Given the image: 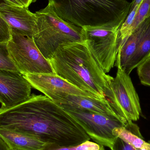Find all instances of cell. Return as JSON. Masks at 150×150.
I'll return each mask as SVG.
<instances>
[{
  "instance_id": "cell-24",
  "label": "cell",
  "mask_w": 150,
  "mask_h": 150,
  "mask_svg": "<svg viewBox=\"0 0 150 150\" xmlns=\"http://www.w3.org/2000/svg\"><path fill=\"white\" fill-rule=\"evenodd\" d=\"M6 3L8 4H11L12 5H16V6H23L20 3V2L18 0H4Z\"/></svg>"
},
{
  "instance_id": "cell-23",
  "label": "cell",
  "mask_w": 150,
  "mask_h": 150,
  "mask_svg": "<svg viewBox=\"0 0 150 150\" xmlns=\"http://www.w3.org/2000/svg\"><path fill=\"white\" fill-rule=\"evenodd\" d=\"M23 7L28 8L31 4L36 1V0H18Z\"/></svg>"
},
{
  "instance_id": "cell-2",
  "label": "cell",
  "mask_w": 150,
  "mask_h": 150,
  "mask_svg": "<svg viewBox=\"0 0 150 150\" xmlns=\"http://www.w3.org/2000/svg\"><path fill=\"white\" fill-rule=\"evenodd\" d=\"M47 60L56 75L100 100H106L113 77L103 71L85 41L60 45Z\"/></svg>"
},
{
  "instance_id": "cell-12",
  "label": "cell",
  "mask_w": 150,
  "mask_h": 150,
  "mask_svg": "<svg viewBox=\"0 0 150 150\" xmlns=\"http://www.w3.org/2000/svg\"><path fill=\"white\" fill-rule=\"evenodd\" d=\"M150 23V17L142 22L120 46L115 66L127 74L136 54L140 40Z\"/></svg>"
},
{
  "instance_id": "cell-6",
  "label": "cell",
  "mask_w": 150,
  "mask_h": 150,
  "mask_svg": "<svg viewBox=\"0 0 150 150\" xmlns=\"http://www.w3.org/2000/svg\"><path fill=\"white\" fill-rule=\"evenodd\" d=\"M106 98L116 114L126 123L136 121L142 114L140 99L129 75L118 69L111 81Z\"/></svg>"
},
{
  "instance_id": "cell-27",
  "label": "cell",
  "mask_w": 150,
  "mask_h": 150,
  "mask_svg": "<svg viewBox=\"0 0 150 150\" xmlns=\"http://www.w3.org/2000/svg\"><path fill=\"white\" fill-rule=\"evenodd\" d=\"M137 150H150V142H146L145 144L141 149Z\"/></svg>"
},
{
  "instance_id": "cell-4",
  "label": "cell",
  "mask_w": 150,
  "mask_h": 150,
  "mask_svg": "<svg viewBox=\"0 0 150 150\" xmlns=\"http://www.w3.org/2000/svg\"><path fill=\"white\" fill-rule=\"evenodd\" d=\"M35 13L37 24L33 38L45 59H49L60 45L85 42L83 28L61 18L50 4Z\"/></svg>"
},
{
  "instance_id": "cell-25",
  "label": "cell",
  "mask_w": 150,
  "mask_h": 150,
  "mask_svg": "<svg viewBox=\"0 0 150 150\" xmlns=\"http://www.w3.org/2000/svg\"><path fill=\"white\" fill-rule=\"evenodd\" d=\"M0 150H10L5 142L0 137Z\"/></svg>"
},
{
  "instance_id": "cell-5",
  "label": "cell",
  "mask_w": 150,
  "mask_h": 150,
  "mask_svg": "<svg viewBox=\"0 0 150 150\" xmlns=\"http://www.w3.org/2000/svg\"><path fill=\"white\" fill-rule=\"evenodd\" d=\"M7 43L10 56L18 72L26 74H55L47 59L42 55L33 38L11 30Z\"/></svg>"
},
{
  "instance_id": "cell-9",
  "label": "cell",
  "mask_w": 150,
  "mask_h": 150,
  "mask_svg": "<svg viewBox=\"0 0 150 150\" xmlns=\"http://www.w3.org/2000/svg\"><path fill=\"white\" fill-rule=\"evenodd\" d=\"M32 87L55 102L68 96H79L99 100L84 91L55 74L23 75Z\"/></svg>"
},
{
  "instance_id": "cell-13",
  "label": "cell",
  "mask_w": 150,
  "mask_h": 150,
  "mask_svg": "<svg viewBox=\"0 0 150 150\" xmlns=\"http://www.w3.org/2000/svg\"><path fill=\"white\" fill-rule=\"evenodd\" d=\"M55 103L65 110L85 111L113 115L123 121L111 107L107 99L101 100L82 96H68Z\"/></svg>"
},
{
  "instance_id": "cell-11",
  "label": "cell",
  "mask_w": 150,
  "mask_h": 150,
  "mask_svg": "<svg viewBox=\"0 0 150 150\" xmlns=\"http://www.w3.org/2000/svg\"><path fill=\"white\" fill-rule=\"evenodd\" d=\"M0 14L11 30L21 35L33 38L37 24L35 13L23 6L2 3L0 4Z\"/></svg>"
},
{
  "instance_id": "cell-18",
  "label": "cell",
  "mask_w": 150,
  "mask_h": 150,
  "mask_svg": "<svg viewBox=\"0 0 150 150\" xmlns=\"http://www.w3.org/2000/svg\"><path fill=\"white\" fill-rule=\"evenodd\" d=\"M150 17V0H143L139 6L133 23L129 30V35L146 18Z\"/></svg>"
},
{
  "instance_id": "cell-3",
  "label": "cell",
  "mask_w": 150,
  "mask_h": 150,
  "mask_svg": "<svg viewBox=\"0 0 150 150\" xmlns=\"http://www.w3.org/2000/svg\"><path fill=\"white\" fill-rule=\"evenodd\" d=\"M55 13L78 27L120 28L129 13L127 0H48Z\"/></svg>"
},
{
  "instance_id": "cell-21",
  "label": "cell",
  "mask_w": 150,
  "mask_h": 150,
  "mask_svg": "<svg viewBox=\"0 0 150 150\" xmlns=\"http://www.w3.org/2000/svg\"><path fill=\"white\" fill-rule=\"evenodd\" d=\"M11 29L0 14V42L8 43L11 38Z\"/></svg>"
},
{
  "instance_id": "cell-1",
  "label": "cell",
  "mask_w": 150,
  "mask_h": 150,
  "mask_svg": "<svg viewBox=\"0 0 150 150\" xmlns=\"http://www.w3.org/2000/svg\"><path fill=\"white\" fill-rule=\"evenodd\" d=\"M0 127L61 147L78 145L91 139L69 113L45 95L34 93L16 105L0 108Z\"/></svg>"
},
{
  "instance_id": "cell-19",
  "label": "cell",
  "mask_w": 150,
  "mask_h": 150,
  "mask_svg": "<svg viewBox=\"0 0 150 150\" xmlns=\"http://www.w3.org/2000/svg\"><path fill=\"white\" fill-rule=\"evenodd\" d=\"M0 69L18 72L10 56L7 43L0 42Z\"/></svg>"
},
{
  "instance_id": "cell-28",
  "label": "cell",
  "mask_w": 150,
  "mask_h": 150,
  "mask_svg": "<svg viewBox=\"0 0 150 150\" xmlns=\"http://www.w3.org/2000/svg\"><path fill=\"white\" fill-rule=\"evenodd\" d=\"M6 3V2H5V1H4V0H0V4H1V3Z\"/></svg>"
},
{
  "instance_id": "cell-7",
  "label": "cell",
  "mask_w": 150,
  "mask_h": 150,
  "mask_svg": "<svg viewBox=\"0 0 150 150\" xmlns=\"http://www.w3.org/2000/svg\"><path fill=\"white\" fill-rule=\"evenodd\" d=\"M85 41L90 52L105 73L115 66L118 51L120 28L113 26L83 27Z\"/></svg>"
},
{
  "instance_id": "cell-8",
  "label": "cell",
  "mask_w": 150,
  "mask_h": 150,
  "mask_svg": "<svg viewBox=\"0 0 150 150\" xmlns=\"http://www.w3.org/2000/svg\"><path fill=\"white\" fill-rule=\"evenodd\" d=\"M66 111L77 121L91 139L110 149L117 137L113 134V130L127 124L113 115L77 110Z\"/></svg>"
},
{
  "instance_id": "cell-10",
  "label": "cell",
  "mask_w": 150,
  "mask_h": 150,
  "mask_svg": "<svg viewBox=\"0 0 150 150\" xmlns=\"http://www.w3.org/2000/svg\"><path fill=\"white\" fill-rule=\"evenodd\" d=\"M32 87L19 72L0 69L1 107H11L26 100L31 95Z\"/></svg>"
},
{
  "instance_id": "cell-20",
  "label": "cell",
  "mask_w": 150,
  "mask_h": 150,
  "mask_svg": "<svg viewBox=\"0 0 150 150\" xmlns=\"http://www.w3.org/2000/svg\"><path fill=\"white\" fill-rule=\"evenodd\" d=\"M137 72L141 83L150 86V57L137 67Z\"/></svg>"
},
{
  "instance_id": "cell-16",
  "label": "cell",
  "mask_w": 150,
  "mask_h": 150,
  "mask_svg": "<svg viewBox=\"0 0 150 150\" xmlns=\"http://www.w3.org/2000/svg\"><path fill=\"white\" fill-rule=\"evenodd\" d=\"M150 57V23L140 40L136 54L129 67L128 74Z\"/></svg>"
},
{
  "instance_id": "cell-17",
  "label": "cell",
  "mask_w": 150,
  "mask_h": 150,
  "mask_svg": "<svg viewBox=\"0 0 150 150\" xmlns=\"http://www.w3.org/2000/svg\"><path fill=\"white\" fill-rule=\"evenodd\" d=\"M40 150H105L104 146L90 141L72 146L61 147L54 144H45Z\"/></svg>"
},
{
  "instance_id": "cell-22",
  "label": "cell",
  "mask_w": 150,
  "mask_h": 150,
  "mask_svg": "<svg viewBox=\"0 0 150 150\" xmlns=\"http://www.w3.org/2000/svg\"><path fill=\"white\" fill-rule=\"evenodd\" d=\"M111 150H137L119 137H116Z\"/></svg>"
},
{
  "instance_id": "cell-14",
  "label": "cell",
  "mask_w": 150,
  "mask_h": 150,
  "mask_svg": "<svg viewBox=\"0 0 150 150\" xmlns=\"http://www.w3.org/2000/svg\"><path fill=\"white\" fill-rule=\"evenodd\" d=\"M0 137L10 150H40L45 144L31 136L1 127Z\"/></svg>"
},
{
  "instance_id": "cell-15",
  "label": "cell",
  "mask_w": 150,
  "mask_h": 150,
  "mask_svg": "<svg viewBox=\"0 0 150 150\" xmlns=\"http://www.w3.org/2000/svg\"><path fill=\"white\" fill-rule=\"evenodd\" d=\"M113 134L136 150L141 149L146 143L139 127L133 121L129 122L124 127L115 128Z\"/></svg>"
},
{
  "instance_id": "cell-26",
  "label": "cell",
  "mask_w": 150,
  "mask_h": 150,
  "mask_svg": "<svg viewBox=\"0 0 150 150\" xmlns=\"http://www.w3.org/2000/svg\"><path fill=\"white\" fill-rule=\"evenodd\" d=\"M142 1L143 0H133V1L131 2L132 4H131L130 11L132 10L134 8L135 6H136V5H140Z\"/></svg>"
}]
</instances>
